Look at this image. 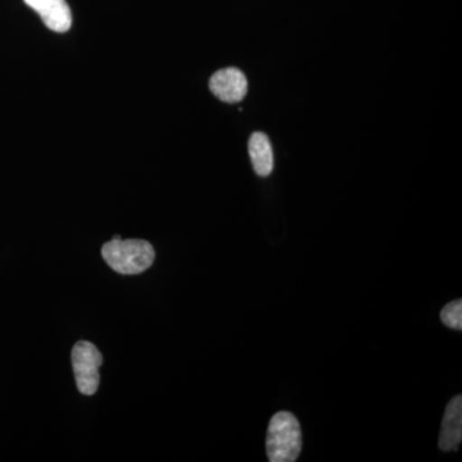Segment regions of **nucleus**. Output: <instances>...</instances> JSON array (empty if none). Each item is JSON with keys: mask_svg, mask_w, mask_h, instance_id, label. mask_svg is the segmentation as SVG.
<instances>
[{"mask_svg": "<svg viewBox=\"0 0 462 462\" xmlns=\"http://www.w3.org/2000/svg\"><path fill=\"white\" fill-rule=\"evenodd\" d=\"M102 256L116 273L136 275L153 264L156 254L147 240L112 239L103 245Z\"/></svg>", "mask_w": 462, "mask_h": 462, "instance_id": "obj_1", "label": "nucleus"}, {"mask_svg": "<svg viewBox=\"0 0 462 462\" xmlns=\"http://www.w3.org/2000/svg\"><path fill=\"white\" fill-rule=\"evenodd\" d=\"M302 449V431L293 413H275L267 430L266 451L272 462H294Z\"/></svg>", "mask_w": 462, "mask_h": 462, "instance_id": "obj_2", "label": "nucleus"}, {"mask_svg": "<svg viewBox=\"0 0 462 462\" xmlns=\"http://www.w3.org/2000/svg\"><path fill=\"white\" fill-rule=\"evenodd\" d=\"M103 357L99 349L93 343H76L72 349V367H74L76 384L80 393L93 396L98 391L100 376L99 367Z\"/></svg>", "mask_w": 462, "mask_h": 462, "instance_id": "obj_3", "label": "nucleus"}, {"mask_svg": "<svg viewBox=\"0 0 462 462\" xmlns=\"http://www.w3.org/2000/svg\"><path fill=\"white\" fill-rule=\"evenodd\" d=\"M209 89L218 99L226 103L240 102L248 90L247 79L236 67L220 69L209 80Z\"/></svg>", "mask_w": 462, "mask_h": 462, "instance_id": "obj_4", "label": "nucleus"}, {"mask_svg": "<svg viewBox=\"0 0 462 462\" xmlns=\"http://www.w3.org/2000/svg\"><path fill=\"white\" fill-rule=\"evenodd\" d=\"M51 32H66L72 25L71 9L66 0H23Z\"/></svg>", "mask_w": 462, "mask_h": 462, "instance_id": "obj_5", "label": "nucleus"}, {"mask_svg": "<svg viewBox=\"0 0 462 462\" xmlns=\"http://www.w3.org/2000/svg\"><path fill=\"white\" fill-rule=\"evenodd\" d=\"M462 440V397L452 398L447 406L442 430L439 434V448L455 451Z\"/></svg>", "mask_w": 462, "mask_h": 462, "instance_id": "obj_6", "label": "nucleus"}, {"mask_svg": "<svg viewBox=\"0 0 462 462\" xmlns=\"http://www.w3.org/2000/svg\"><path fill=\"white\" fill-rule=\"evenodd\" d=\"M249 156H251L252 165L258 176L266 178L273 170V153L272 143L267 138L266 134H252L248 143Z\"/></svg>", "mask_w": 462, "mask_h": 462, "instance_id": "obj_7", "label": "nucleus"}, {"mask_svg": "<svg viewBox=\"0 0 462 462\" xmlns=\"http://www.w3.org/2000/svg\"><path fill=\"white\" fill-rule=\"evenodd\" d=\"M440 319L446 327L452 328V329H462V300H457L454 302L448 303L445 309L440 312Z\"/></svg>", "mask_w": 462, "mask_h": 462, "instance_id": "obj_8", "label": "nucleus"}]
</instances>
